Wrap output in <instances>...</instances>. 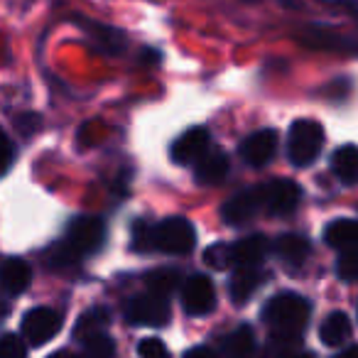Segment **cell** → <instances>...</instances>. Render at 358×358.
Segmentation results:
<instances>
[{
    "mask_svg": "<svg viewBox=\"0 0 358 358\" xmlns=\"http://www.w3.org/2000/svg\"><path fill=\"white\" fill-rule=\"evenodd\" d=\"M309 312H312V307H309V302L304 297H299L294 292H282L268 302L263 319L275 334L299 336V331L309 322Z\"/></svg>",
    "mask_w": 358,
    "mask_h": 358,
    "instance_id": "obj_1",
    "label": "cell"
},
{
    "mask_svg": "<svg viewBox=\"0 0 358 358\" xmlns=\"http://www.w3.org/2000/svg\"><path fill=\"white\" fill-rule=\"evenodd\" d=\"M324 145V128L317 120H294L287 135V155L294 167H309L319 157Z\"/></svg>",
    "mask_w": 358,
    "mask_h": 358,
    "instance_id": "obj_2",
    "label": "cell"
},
{
    "mask_svg": "<svg viewBox=\"0 0 358 358\" xmlns=\"http://www.w3.org/2000/svg\"><path fill=\"white\" fill-rule=\"evenodd\" d=\"M150 245L167 255H187L196 245V231L187 219H164L150 231Z\"/></svg>",
    "mask_w": 358,
    "mask_h": 358,
    "instance_id": "obj_3",
    "label": "cell"
},
{
    "mask_svg": "<svg viewBox=\"0 0 358 358\" xmlns=\"http://www.w3.org/2000/svg\"><path fill=\"white\" fill-rule=\"evenodd\" d=\"M106 241V224L99 216H76L66 229L64 243L76 253V258L96 253Z\"/></svg>",
    "mask_w": 358,
    "mask_h": 358,
    "instance_id": "obj_4",
    "label": "cell"
},
{
    "mask_svg": "<svg viewBox=\"0 0 358 358\" xmlns=\"http://www.w3.org/2000/svg\"><path fill=\"white\" fill-rule=\"evenodd\" d=\"M22 336L32 346H42L50 338H55L62 329V317L50 307H35L22 317Z\"/></svg>",
    "mask_w": 358,
    "mask_h": 358,
    "instance_id": "obj_5",
    "label": "cell"
},
{
    "mask_svg": "<svg viewBox=\"0 0 358 358\" xmlns=\"http://www.w3.org/2000/svg\"><path fill=\"white\" fill-rule=\"evenodd\" d=\"M125 319L135 327H162L169 322V304L162 297L143 294V297L130 299L128 309H125Z\"/></svg>",
    "mask_w": 358,
    "mask_h": 358,
    "instance_id": "obj_6",
    "label": "cell"
},
{
    "mask_svg": "<svg viewBox=\"0 0 358 358\" xmlns=\"http://www.w3.org/2000/svg\"><path fill=\"white\" fill-rule=\"evenodd\" d=\"M182 302L187 314L192 317H204L216 307V289L206 275H192L182 287Z\"/></svg>",
    "mask_w": 358,
    "mask_h": 358,
    "instance_id": "obj_7",
    "label": "cell"
},
{
    "mask_svg": "<svg viewBox=\"0 0 358 358\" xmlns=\"http://www.w3.org/2000/svg\"><path fill=\"white\" fill-rule=\"evenodd\" d=\"M299 196H302V189L294 182L278 179V182L263 187V209H268L275 216H287L297 209Z\"/></svg>",
    "mask_w": 358,
    "mask_h": 358,
    "instance_id": "obj_8",
    "label": "cell"
},
{
    "mask_svg": "<svg viewBox=\"0 0 358 358\" xmlns=\"http://www.w3.org/2000/svg\"><path fill=\"white\" fill-rule=\"evenodd\" d=\"M260 209H263V187H250V189L231 196V199L221 206V219L231 226H241L253 219Z\"/></svg>",
    "mask_w": 358,
    "mask_h": 358,
    "instance_id": "obj_9",
    "label": "cell"
},
{
    "mask_svg": "<svg viewBox=\"0 0 358 358\" xmlns=\"http://www.w3.org/2000/svg\"><path fill=\"white\" fill-rule=\"evenodd\" d=\"M206 150H209V130L204 125H196L174 140L169 155L177 164H194Z\"/></svg>",
    "mask_w": 358,
    "mask_h": 358,
    "instance_id": "obj_10",
    "label": "cell"
},
{
    "mask_svg": "<svg viewBox=\"0 0 358 358\" xmlns=\"http://www.w3.org/2000/svg\"><path fill=\"white\" fill-rule=\"evenodd\" d=\"M275 150H278V135H275V130L270 128L255 130L253 135H248L241 143V157L250 167H263V164H268L275 157Z\"/></svg>",
    "mask_w": 358,
    "mask_h": 358,
    "instance_id": "obj_11",
    "label": "cell"
},
{
    "mask_svg": "<svg viewBox=\"0 0 358 358\" xmlns=\"http://www.w3.org/2000/svg\"><path fill=\"white\" fill-rule=\"evenodd\" d=\"M226 174H229V157L224 150H206L194 162V177L199 185L214 187L224 182Z\"/></svg>",
    "mask_w": 358,
    "mask_h": 358,
    "instance_id": "obj_12",
    "label": "cell"
},
{
    "mask_svg": "<svg viewBox=\"0 0 358 358\" xmlns=\"http://www.w3.org/2000/svg\"><path fill=\"white\" fill-rule=\"evenodd\" d=\"M268 238L265 236H248V238L238 241L231 245V265L236 268H258L263 258L268 255Z\"/></svg>",
    "mask_w": 358,
    "mask_h": 358,
    "instance_id": "obj_13",
    "label": "cell"
},
{
    "mask_svg": "<svg viewBox=\"0 0 358 358\" xmlns=\"http://www.w3.org/2000/svg\"><path fill=\"white\" fill-rule=\"evenodd\" d=\"M32 282V268L20 258H8L6 263L0 265V285L8 294L17 297L22 294Z\"/></svg>",
    "mask_w": 358,
    "mask_h": 358,
    "instance_id": "obj_14",
    "label": "cell"
},
{
    "mask_svg": "<svg viewBox=\"0 0 358 358\" xmlns=\"http://www.w3.org/2000/svg\"><path fill=\"white\" fill-rule=\"evenodd\" d=\"M79 25L84 27L86 35H89L91 40L96 42V47H99L101 52H106V55H118V52L125 50V32L115 30V27H110V25L94 22V20H89V17L79 20Z\"/></svg>",
    "mask_w": 358,
    "mask_h": 358,
    "instance_id": "obj_15",
    "label": "cell"
},
{
    "mask_svg": "<svg viewBox=\"0 0 358 358\" xmlns=\"http://www.w3.org/2000/svg\"><path fill=\"white\" fill-rule=\"evenodd\" d=\"M275 250H278L280 260H282L285 265H289V268H302L304 260L309 258V241L297 234H285L278 238Z\"/></svg>",
    "mask_w": 358,
    "mask_h": 358,
    "instance_id": "obj_16",
    "label": "cell"
},
{
    "mask_svg": "<svg viewBox=\"0 0 358 358\" xmlns=\"http://www.w3.org/2000/svg\"><path fill=\"white\" fill-rule=\"evenodd\" d=\"M263 285V273L258 268H238L231 278V299L236 304H243L248 302L250 297L255 294V289Z\"/></svg>",
    "mask_w": 358,
    "mask_h": 358,
    "instance_id": "obj_17",
    "label": "cell"
},
{
    "mask_svg": "<svg viewBox=\"0 0 358 358\" xmlns=\"http://www.w3.org/2000/svg\"><path fill=\"white\" fill-rule=\"evenodd\" d=\"M324 241L327 245L336 250H348V248H356V241H358V224L353 219H336L327 226L324 231Z\"/></svg>",
    "mask_w": 358,
    "mask_h": 358,
    "instance_id": "obj_18",
    "label": "cell"
},
{
    "mask_svg": "<svg viewBox=\"0 0 358 358\" xmlns=\"http://www.w3.org/2000/svg\"><path fill=\"white\" fill-rule=\"evenodd\" d=\"M331 169L341 185L353 187L358 179V150L353 148V145L338 148L331 157Z\"/></svg>",
    "mask_w": 358,
    "mask_h": 358,
    "instance_id": "obj_19",
    "label": "cell"
},
{
    "mask_svg": "<svg viewBox=\"0 0 358 358\" xmlns=\"http://www.w3.org/2000/svg\"><path fill=\"white\" fill-rule=\"evenodd\" d=\"M353 327H351V319L346 317L343 312H331L327 319H324L322 329H319V336L327 346H341L351 338Z\"/></svg>",
    "mask_w": 358,
    "mask_h": 358,
    "instance_id": "obj_20",
    "label": "cell"
},
{
    "mask_svg": "<svg viewBox=\"0 0 358 358\" xmlns=\"http://www.w3.org/2000/svg\"><path fill=\"white\" fill-rule=\"evenodd\" d=\"M302 45L312 47V50H343L346 47L348 52H353V45H343V37L336 35V32L327 30V27L312 25L299 35Z\"/></svg>",
    "mask_w": 358,
    "mask_h": 358,
    "instance_id": "obj_21",
    "label": "cell"
},
{
    "mask_svg": "<svg viewBox=\"0 0 358 358\" xmlns=\"http://www.w3.org/2000/svg\"><path fill=\"white\" fill-rule=\"evenodd\" d=\"M179 282H182L179 273L172 268H157V270H152V273H148V278H145V285H148L150 294L162 297V299H167L169 294L179 287Z\"/></svg>",
    "mask_w": 358,
    "mask_h": 358,
    "instance_id": "obj_22",
    "label": "cell"
},
{
    "mask_svg": "<svg viewBox=\"0 0 358 358\" xmlns=\"http://www.w3.org/2000/svg\"><path fill=\"white\" fill-rule=\"evenodd\" d=\"M108 322H110V314H108V309H103V307H94V309H89V312L84 314V317L76 322V327H74V336L76 338H89V336H94V334H103V329L108 327Z\"/></svg>",
    "mask_w": 358,
    "mask_h": 358,
    "instance_id": "obj_23",
    "label": "cell"
},
{
    "mask_svg": "<svg viewBox=\"0 0 358 358\" xmlns=\"http://www.w3.org/2000/svg\"><path fill=\"white\" fill-rule=\"evenodd\" d=\"M255 346V338H253V331L250 327H241L236 329L234 334L224 338V351L229 353L231 358H245Z\"/></svg>",
    "mask_w": 358,
    "mask_h": 358,
    "instance_id": "obj_24",
    "label": "cell"
},
{
    "mask_svg": "<svg viewBox=\"0 0 358 358\" xmlns=\"http://www.w3.org/2000/svg\"><path fill=\"white\" fill-rule=\"evenodd\" d=\"M45 260H47V265H50V268H55V270L69 268V265L79 263V258H76V253L69 248V245L64 243V241H59V243L52 245V248L47 250Z\"/></svg>",
    "mask_w": 358,
    "mask_h": 358,
    "instance_id": "obj_25",
    "label": "cell"
},
{
    "mask_svg": "<svg viewBox=\"0 0 358 358\" xmlns=\"http://www.w3.org/2000/svg\"><path fill=\"white\" fill-rule=\"evenodd\" d=\"M84 353L86 358H113L115 346L106 334H94V336L84 338Z\"/></svg>",
    "mask_w": 358,
    "mask_h": 358,
    "instance_id": "obj_26",
    "label": "cell"
},
{
    "mask_svg": "<svg viewBox=\"0 0 358 358\" xmlns=\"http://www.w3.org/2000/svg\"><path fill=\"white\" fill-rule=\"evenodd\" d=\"M336 273L343 282H353V280L358 278V250L356 248L341 250L338 263H336Z\"/></svg>",
    "mask_w": 358,
    "mask_h": 358,
    "instance_id": "obj_27",
    "label": "cell"
},
{
    "mask_svg": "<svg viewBox=\"0 0 358 358\" xmlns=\"http://www.w3.org/2000/svg\"><path fill=\"white\" fill-rule=\"evenodd\" d=\"M204 263L214 270H226L231 268V245L226 243H214L204 250Z\"/></svg>",
    "mask_w": 358,
    "mask_h": 358,
    "instance_id": "obj_28",
    "label": "cell"
},
{
    "mask_svg": "<svg viewBox=\"0 0 358 358\" xmlns=\"http://www.w3.org/2000/svg\"><path fill=\"white\" fill-rule=\"evenodd\" d=\"M297 346V336H282V334H273L268 346V358H287L289 353H294Z\"/></svg>",
    "mask_w": 358,
    "mask_h": 358,
    "instance_id": "obj_29",
    "label": "cell"
},
{
    "mask_svg": "<svg viewBox=\"0 0 358 358\" xmlns=\"http://www.w3.org/2000/svg\"><path fill=\"white\" fill-rule=\"evenodd\" d=\"M25 343L20 341L17 336L13 334H6V336H0V358H25Z\"/></svg>",
    "mask_w": 358,
    "mask_h": 358,
    "instance_id": "obj_30",
    "label": "cell"
},
{
    "mask_svg": "<svg viewBox=\"0 0 358 358\" xmlns=\"http://www.w3.org/2000/svg\"><path fill=\"white\" fill-rule=\"evenodd\" d=\"M138 356L140 358H169V348L159 338H143L138 343Z\"/></svg>",
    "mask_w": 358,
    "mask_h": 358,
    "instance_id": "obj_31",
    "label": "cell"
},
{
    "mask_svg": "<svg viewBox=\"0 0 358 358\" xmlns=\"http://www.w3.org/2000/svg\"><path fill=\"white\" fill-rule=\"evenodd\" d=\"M150 231H152L150 224L135 221L133 224V250H138V253H150V250H152V245H150Z\"/></svg>",
    "mask_w": 358,
    "mask_h": 358,
    "instance_id": "obj_32",
    "label": "cell"
},
{
    "mask_svg": "<svg viewBox=\"0 0 358 358\" xmlns=\"http://www.w3.org/2000/svg\"><path fill=\"white\" fill-rule=\"evenodd\" d=\"M15 128L20 135H32L42 128V118L37 113H22L15 118Z\"/></svg>",
    "mask_w": 358,
    "mask_h": 358,
    "instance_id": "obj_33",
    "label": "cell"
},
{
    "mask_svg": "<svg viewBox=\"0 0 358 358\" xmlns=\"http://www.w3.org/2000/svg\"><path fill=\"white\" fill-rule=\"evenodd\" d=\"M10 162H13V145H10V140L6 138V133L0 130V174H6Z\"/></svg>",
    "mask_w": 358,
    "mask_h": 358,
    "instance_id": "obj_34",
    "label": "cell"
},
{
    "mask_svg": "<svg viewBox=\"0 0 358 358\" xmlns=\"http://www.w3.org/2000/svg\"><path fill=\"white\" fill-rule=\"evenodd\" d=\"M185 358H216V353L211 351V348L196 346V348H192V351H187Z\"/></svg>",
    "mask_w": 358,
    "mask_h": 358,
    "instance_id": "obj_35",
    "label": "cell"
},
{
    "mask_svg": "<svg viewBox=\"0 0 358 358\" xmlns=\"http://www.w3.org/2000/svg\"><path fill=\"white\" fill-rule=\"evenodd\" d=\"M334 358H358V351H356V346H348L346 351H341L338 356H334Z\"/></svg>",
    "mask_w": 358,
    "mask_h": 358,
    "instance_id": "obj_36",
    "label": "cell"
},
{
    "mask_svg": "<svg viewBox=\"0 0 358 358\" xmlns=\"http://www.w3.org/2000/svg\"><path fill=\"white\" fill-rule=\"evenodd\" d=\"M324 3H331V6H346V8H356V0H324Z\"/></svg>",
    "mask_w": 358,
    "mask_h": 358,
    "instance_id": "obj_37",
    "label": "cell"
},
{
    "mask_svg": "<svg viewBox=\"0 0 358 358\" xmlns=\"http://www.w3.org/2000/svg\"><path fill=\"white\" fill-rule=\"evenodd\" d=\"M287 358H314V353H309V351H294V353H289Z\"/></svg>",
    "mask_w": 358,
    "mask_h": 358,
    "instance_id": "obj_38",
    "label": "cell"
},
{
    "mask_svg": "<svg viewBox=\"0 0 358 358\" xmlns=\"http://www.w3.org/2000/svg\"><path fill=\"white\" fill-rule=\"evenodd\" d=\"M50 358H79V356H74L71 351H57V353H52Z\"/></svg>",
    "mask_w": 358,
    "mask_h": 358,
    "instance_id": "obj_39",
    "label": "cell"
}]
</instances>
